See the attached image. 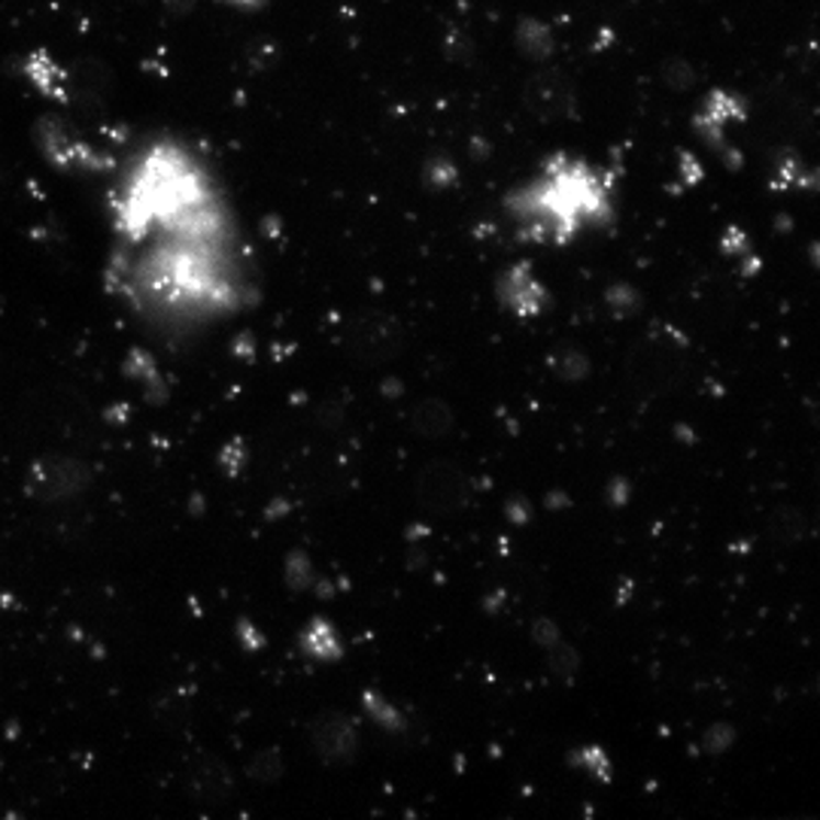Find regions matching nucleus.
Wrapping results in <instances>:
<instances>
[{
	"label": "nucleus",
	"mask_w": 820,
	"mask_h": 820,
	"mask_svg": "<svg viewBox=\"0 0 820 820\" xmlns=\"http://www.w3.org/2000/svg\"><path fill=\"white\" fill-rule=\"evenodd\" d=\"M681 173H684V180L687 182L703 180V165H699L690 153H681Z\"/></svg>",
	"instance_id": "aec40b11"
},
{
	"label": "nucleus",
	"mask_w": 820,
	"mask_h": 820,
	"mask_svg": "<svg viewBox=\"0 0 820 820\" xmlns=\"http://www.w3.org/2000/svg\"><path fill=\"white\" fill-rule=\"evenodd\" d=\"M86 483H89V469L77 459H49V462L34 465V471H31V490L46 502H58L67 495L82 493Z\"/></svg>",
	"instance_id": "423d86ee"
},
{
	"label": "nucleus",
	"mask_w": 820,
	"mask_h": 820,
	"mask_svg": "<svg viewBox=\"0 0 820 820\" xmlns=\"http://www.w3.org/2000/svg\"><path fill=\"white\" fill-rule=\"evenodd\" d=\"M195 790L204 799H222V796L228 794V775H225V768L216 766V763L201 766V772L195 775Z\"/></svg>",
	"instance_id": "2eb2a0df"
},
{
	"label": "nucleus",
	"mask_w": 820,
	"mask_h": 820,
	"mask_svg": "<svg viewBox=\"0 0 820 820\" xmlns=\"http://www.w3.org/2000/svg\"><path fill=\"white\" fill-rule=\"evenodd\" d=\"M532 638H535V644L538 648H553L557 641H562V632H560V626L553 624L550 617H538L532 624Z\"/></svg>",
	"instance_id": "6ab92c4d"
},
{
	"label": "nucleus",
	"mask_w": 820,
	"mask_h": 820,
	"mask_svg": "<svg viewBox=\"0 0 820 820\" xmlns=\"http://www.w3.org/2000/svg\"><path fill=\"white\" fill-rule=\"evenodd\" d=\"M744 119H748V101L744 98H739L735 91H711L703 101V106H699L693 125H696V134L703 137L705 144L717 149L720 156H727L729 165L735 168L742 158L735 156V149L727 141V131L729 125L744 122Z\"/></svg>",
	"instance_id": "39448f33"
},
{
	"label": "nucleus",
	"mask_w": 820,
	"mask_h": 820,
	"mask_svg": "<svg viewBox=\"0 0 820 820\" xmlns=\"http://www.w3.org/2000/svg\"><path fill=\"white\" fill-rule=\"evenodd\" d=\"M690 368V340L675 326L656 323L626 356V374L644 398H663L687 380Z\"/></svg>",
	"instance_id": "7ed1b4c3"
},
{
	"label": "nucleus",
	"mask_w": 820,
	"mask_h": 820,
	"mask_svg": "<svg viewBox=\"0 0 820 820\" xmlns=\"http://www.w3.org/2000/svg\"><path fill=\"white\" fill-rule=\"evenodd\" d=\"M660 77H663V82L669 89L690 91L693 86H696L699 74H696V67H693L690 61H684V58H669L663 65V70H660Z\"/></svg>",
	"instance_id": "dca6fc26"
},
{
	"label": "nucleus",
	"mask_w": 820,
	"mask_h": 820,
	"mask_svg": "<svg viewBox=\"0 0 820 820\" xmlns=\"http://www.w3.org/2000/svg\"><path fill=\"white\" fill-rule=\"evenodd\" d=\"M313 744L326 760H344L356 751V727L344 715L319 717L311 727Z\"/></svg>",
	"instance_id": "9d476101"
},
{
	"label": "nucleus",
	"mask_w": 820,
	"mask_h": 820,
	"mask_svg": "<svg viewBox=\"0 0 820 820\" xmlns=\"http://www.w3.org/2000/svg\"><path fill=\"white\" fill-rule=\"evenodd\" d=\"M608 307L617 319H626V316H636L641 311V292L636 287H629V283H617V287L608 289Z\"/></svg>",
	"instance_id": "4468645a"
},
{
	"label": "nucleus",
	"mask_w": 820,
	"mask_h": 820,
	"mask_svg": "<svg viewBox=\"0 0 820 820\" xmlns=\"http://www.w3.org/2000/svg\"><path fill=\"white\" fill-rule=\"evenodd\" d=\"M808 419H811V426H815V429H820V402L811 404V411H808Z\"/></svg>",
	"instance_id": "412c9836"
},
{
	"label": "nucleus",
	"mask_w": 820,
	"mask_h": 820,
	"mask_svg": "<svg viewBox=\"0 0 820 820\" xmlns=\"http://www.w3.org/2000/svg\"><path fill=\"white\" fill-rule=\"evenodd\" d=\"M550 368L565 383H577V380H584L589 374V356L584 350H577V347H562V350L553 352Z\"/></svg>",
	"instance_id": "f8f14e48"
},
{
	"label": "nucleus",
	"mask_w": 820,
	"mask_h": 820,
	"mask_svg": "<svg viewBox=\"0 0 820 820\" xmlns=\"http://www.w3.org/2000/svg\"><path fill=\"white\" fill-rule=\"evenodd\" d=\"M815 532V520L799 505H775L766 514V538L775 547L802 544L808 535Z\"/></svg>",
	"instance_id": "1a4fd4ad"
},
{
	"label": "nucleus",
	"mask_w": 820,
	"mask_h": 820,
	"mask_svg": "<svg viewBox=\"0 0 820 820\" xmlns=\"http://www.w3.org/2000/svg\"><path fill=\"white\" fill-rule=\"evenodd\" d=\"M402 347H404L402 335L395 332L392 323H383V319L356 323L350 332V350L356 352V356L368 359V362H383V359H392V356L402 350Z\"/></svg>",
	"instance_id": "6e6552de"
},
{
	"label": "nucleus",
	"mask_w": 820,
	"mask_h": 820,
	"mask_svg": "<svg viewBox=\"0 0 820 820\" xmlns=\"http://www.w3.org/2000/svg\"><path fill=\"white\" fill-rule=\"evenodd\" d=\"M419 502L423 508L435 514V517H453L469 505L471 481L465 471L453 465V462H431L426 471L419 474L417 483Z\"/></svg>",
	"instance_id": "20e7f679"
},
{
	"label": "nucleus",
	"mask_w": 820,
	"mask_h": 820,
	"mask_svg": "<svg viewBox=\"0 0 820 820\" xmlns=\"http://www.w3.org/2000/svg\"><path fill=\"white\" fill-rule=\"evenodd\" d=\"M119 271L141 299L195 311L235 295L237 237L216 182L189 146L156 137L113 195Z\"/></svg>",
	"instance_id": "f257e3e1"
},
{
	"label": "nucleus",
	"mask_w": 820,
	"mask_h": 820,
	"mask_svg": "<svg viewBox=\"0 0 820 820\" xmlns=\"http://www.w3.org/2000/svg\"><path fill=\"white\" fill-rule=\"evenodd\" d=\"M574 763L581 768H586L593 778H599V782H611V760L608 754L596 748V744H589V748H581L577 754H574Z\"/></svg>",
	"instance_id": "a211bd4d"
},
{
	"label": "nucleus",
	"mask_w": 820,
	"mask_h": 820,
	"mask_svg": "<svg viewBox=\"0 0 820 820\" xmlns=\"http://www.w3.org/2000/svg\"><path fill=\"white\" fill-rule=\"evenodd\" d=\"M510 216L535 244H569L586 225L611 220V195L599 170L572 156L547 158L541 173L508 195Z\"/></svg>",
	"instance_id": "f03ea898"
},
{
	"label": "nucleus",
	"mask_w": 820,
	"mask_h": 820,
	"mask_svg": "<svg viewBox=\"0 0 820 820\" xmlns=\"http://www.w3.org/2000/svg\"><path fill=\"white\" fill-rule=\"evenodd\" d=\"M547 669H550V675L557 677V681L569 684L581 672V656H577V651H574L569 641H557L553 648H547Z\"/></svg>",
	"instance_id": "ddd939ff"
},
{
	"label": "nucleus",
	"mask_w": 820,
	"mask_h": 820,
	"mask_svg": "<svg viewBox=\"0 0 820 820\" xmlns=\"http://www.w3.org/2000/svg\"><path fill=\"white\" fill-rule=\"evenodd\" d=\"M498 299L517 316H535L547 307V289L529 265H514L498 277Z\"/></svg>",
	"instance_id": "0eeeda50"
},
{
	"label": "nucleus",
	"mask_w": 820,
	"mask_h": 820,
	"mask_svg": "<svg viewBox=\"0 0 820 820\" xmlns=\"http://www.w3.org/2000/svg\"><path fill=\"white\" fill-rule=\"evenodd\" d=\"M735 739H739V732H735L732 723H723V720H720V723H711V727L703 732V754H708V756L727 754L729 748L735 744Z\"/></svg>",
	"instance_id": "f3484780"
},
{
	"label": "nucleus",
	"mask_w": 820,
	"mask_h": 820,
	"mask_svg": "<svg viewBox=\"0 0 820 820\" xmlns=\"http://www.w3.org/2000/svg\"><path fill=\"white\" fill-rule=\"evenodd\" d=\"M411 426L417 431L419 438H429V441H438V438H447L456 426L453 411L450 404L441 402V398H426L414 407L411 414Z\"/></svg>",
	"instance_id": "9b49d317"
}]
</instances>
